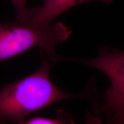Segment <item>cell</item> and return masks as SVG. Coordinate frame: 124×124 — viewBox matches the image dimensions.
<instances>
[{"label": "cell", "mask_w": 124, "mask_h": 124, "mask_svg": "<svg viewBox=\"0 0 124 124\" xmlns=\"http://www.w3.org/2000/svg\"><path fill=\"white\" fill-rule=\"evenodd\" d=\"M102 121L100 117L92 115L88 113L86 115V122L85 124H101Z\"/></svg>", "instance_id": "cell-8"}, {"label": "cell", "mask_w": 124, "mask_h": 124, "mask_svg": "<svg viewBox=\"0 0 124 124\" xmlns=\"http://www.w3.org/2000/svg\"><path fill=\"white\" fill-rule=\"evenodd\" d=\"M13 5L16 15L17 21L23 23H32L38 10V7L29 9L28 0H10Z\"/></svg>", "instance_id": "cell-5"}, {"label": "cell", "mask_w": 124, "mask_h": 124, "mask_svg": "<svg viewBox=\"0 0 124 124\" xmlns=\"http://www.w3.org/2000/svg\"><path fill=\"white\" fill-rule=\"evenodd\" d=\"M24 124H74V122L66 113L60 112L55 120L44 117H33L25 122Z\"/></svg>", "instance_id": "cell-6"}, {"label": "cell", "mask_w": 124, "mask_h": 124, "mask_svg": "<svg viewBox=\"0 0 124 124\" xmlns=\"http://www.w3.org/2000/svg\"><path fill=\"white\" fill-rule=\"evenodd\" d=\"M71 34V29L60 21L46 25L18 21L0 22V63L35 47L46 55L57 56L56 46Z\"/></svg>", "instance_id": "cell-2"}, {"label": "cell", "mask_w": 124, "mask_h": 124, "mask_svg": "<svg viewBox=\"0 0 124 124\" xmlns=\"http://www.w3.org/2000/svg\"><path fill=\"white\" fill-rule=\"evenodd\" d=\"M99 52L98 56L93 59H72L102 71L110 80L103 102L95 107L97 113L124 106V51L103 46Z\"/></svg>", "instance_id": "cell-3"}, {"label": "cell", "mask_w": 124, "mask_h": 124, "mask_svg": "<svg viewBox=\"0 0 124 124\" xmlns=\"http://www.w3.org/2000/svg\"><path fill=\"white\" fill-rule=\"evenodd\" d=\"M103 113L106 124H124V106L108 108Z\"/></svg>", "instance_id": "cell-7"}, {"label": "cell", "mask_w": 124, "mask_h": 124, "mask_svg": "<svg viewBox=\"0 0 124 124\" xmlns=\"http://www.w3.org/2000/svg\"><path fill=\"white\" fill-rule=\"evenodd\" d=\"M113 0H43L32 23L37 25H46L51 24L53 20L74 6L90 1L108 4Z\"/></svg>", "instance_id": "cell-4"}, {"label": "cell", "mask_w": 124, "mask_h": 124, "mask_svg": "<svg viewBox=\"0 0 124 124\" xmlns=\"http://www.w3.org/2000/svg\"><path fill=\"white\" fill-rule=\"evenodd\" d=\"M40 54L41 65L35 72L0 90V124H24L27 116L39 110L82 96L62 91L51 80V67L62 57Z\"/></svg>", "instance_id": "cell-1"}]
</instances>
